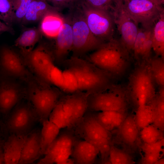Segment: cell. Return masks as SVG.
I'll return each mask as SVG.
<instances>
[{
  "label": "cell",
  "instance_id": "1",
  "mask_svg": "<svg viewBox=\"0 0 164 164\" xmlns=\"http://www.w3.org/2000/svg\"><path fill=\"white\" fill-rule=\"evenodd\" d=\"M129 53L120 39L114 38L91 54L89 59L99 69L118 75L123 73L128 66Z\"/></svg>",
  "mask_w": 164,
  "mask_h": 164
},
{
  "label": "cell",
  "instance_id": "2",
  "mask_svg": "<svg viewBox=\"0 0 164 164\" xmlns=\"http://www.w3.org/2000/svg\"><path fill=\"white\" fill-rule=\"evenodd\" d=\"M74 127L78 136L97 148L101 161L109 158L112 135L99 122L95 115H84Z\"/></svg>",
  "mask_w": 164,
  "mask_h": 164
},
{
  "label": "cell",
  "instance_id": "3",
  "mask_svg": "<svg viewBox=\"0 0 164 164\" xmlns=\"http://www.w3.org/2000/svg\"><path fill=\"white\" fill-rule=\"evenodd\" d=\"M68 69L75 75L78 90L90 93L105 87L109 81L108 73L77 57H72L68 62Z\"/></svg>",
  "mask_w": 164,
  "mask_h": 164
},
{
  "label": "cell",
  "instance_id": "4",
  "mask_svg": "<svg viewBox=\"0 0 164 164\" xmlns=\"http://www.w3.org/2000/svg\"><path fill=\"white\" fill-rule=\"evenodd\" d=\"M148 62L140 63L129 78V97L137 108L148 104L155 96Z\"/></svg>",
  "mask_w": 164,
  "mask_h": 164
},
{
  "label": "cell",
  "instance_id": "5",
  "mask_svg": "<svg viewBox=\"0 0 164 164\" xmlns=\"http://www.w3.org/2000/svg\"><path fill=\"white\" fill-rule=\"evenodd\" d=\"M124 8L134 22L142 28H152L164 13L163 0H123Z\"/></svg>",
  "mask_w": 164,
  "mask_h": 164
},
{
  "label": "cell",
  "instance_id": "6",
  "mask_svg": "<svg viewBox=\"0 0 164 164\" xmlns=\"http://www.w3.org/2000/svg\"><path fill=\"white\" fill-rule=\"evenodd\" d=\"M80 4V11L93 34L104 42L113 39L115 24L111 12L93 8L84 1Z\"/></svg>",
  "mask_w": 164,
  "mask_h": 164
},
{
  "label": "cell",
  "instance_id": "7",
  "mask_svg": "<svg viewBox=\"0 0 164 164\" xmlns=\"http://www.w3.org/2000/svg\"><path fill=\"white\" fill-rule=\"evenodd\" d=\"M71 21L73 36L72 50L74 53H82L97 50L105 43L93 34L80 11L74 15Z\"/></svg>",
  "mask_w": 164,
  "mask_h": 164
},
{
  "label": "cell",
  "instance_id": "8",
  "mask_svg": "<svg viewBox=\"0 0 164 164\" xmlns=\"http://www.w3.org/2000/svg\"><path fill=\"white\" fill-rule=\"evenodd\" d=\"M114 2L111 13L121 36L120 40L130 53L133 51L139 28L125 9L123 0H114Z\"/></svg>",
  "mask_w": 164,
  "mask_h": 164
},
{
  "label": "cell",
  "instance_id": "9",
  "mask_svg": "<svg viewBox=\"0 0 164 164\" xmlns=\"http://www.w3.org/2000/svg\"><path fill=\"white\" fill-rule=\"evenodd\" d=\"M76 140L70 131L60 132L46 152L44 158L50 164H54L69 159Z\"/></svg>",
  "mask_w": 164,
  "mask_h": 164
},
{
  "label": "cell",
  "instance_id": "10",
  "mask_svg": "<svg viewBox=\"0 0 164 164\" xmlns=\"http://www.w3.org/2000/svg\"><path fill=\"white\" fill-rule=\"evenodd\" d=\"M126 100L121 93L118 91L96 94L89 106L92 110L105 111H126Z\"/></svg>",
  "mask_w": 164,
  "mask_h": 164
},
{
  "label": "cell",
  "instance_id": "11",
  "mask_svg": "<svg viewBox=\"0 0 164 164\" xmlns=\"http://www.w3.org/2000/svg\"><path fill=\"white\" fill-rule=\"evenodd\" d=\"M87 94L75 92L61 102L70 128L74 127L85 115L88 106Z\"/></svg>",
  "mask_w": 164,
  "mask_h": 164
},
{
  "label": "cell",
  "instance_id": "12",
  "mask_svg": "<svg viewBox=\"0 0 164 164\" xmlns=\"http://www.w3.org/2000/svg\"><path fill=\"white\" fill-rule=\"evenodd\" d=\"M27 54L29 63L36 73L43 79L49 82L50 73L54 65L46 47L39 45Z\"/></svg>",
  "mask_w": 164,
  "mask_h": 164
},
{
  "label": "cell",
  "instance_id": "13",
  "mask_svg": "<svg viewBox=\"0 0 164 164\" xmlns=\"http://www.w3.org/2000/svg\"><path fill=\"white\" fill-rule=\"evenodd\" d=\"M34 122L31 111L28 108L22 106L13 112L8 121L7 126L13 134L26 135L33 126Z\"/></svg>",
  "mask_w": 164,
  "mask_h": 164
},
{
  "label": "cell",
  "instance_id": "14",
  "mask_svg": "<svg viewBox=\"0 0 164 164\" xmlns=\"http://www.w3.org/2000/svg\"><path fill=\"white\" fill-rule=\"evenodd\" d=\"M58 97L56 92L49 89L38 91L32 96V101L35 110L43 121L48 119L57 104Z\"/></svg>",
  "mask_w": 164,
  "mask_h": 164
},
{
  "label": "cell",
  "instance_id": "15",
  "mask_svg": "<svg viewBox=\"0 0 164 164\" xmlns=\"http://www.w3.org/2000/svg\"><path fill=\"white\" fill-rule=\"evenodd\" d=\"M152 29L153 28L148 29H139L133 51L135 58L140 63L147 62L150 59L152 49Z\"/></svg>",
  "mask_w": 164,
  "mask_h": 164
},
{
  "label": "cell",
  "instance_id": "16",
  "mask_svg": "<svg viewBox=\"0 0 164 164\" xmlns=\"http://www.w3.org/2000/svg\"><path fill=\"white\" fill-rule=\"evenodd\" d=\"M42 155L40 131L27 135L19 164H31Z\"/></svg>",
  "mask_w": 164,
  "mask_h": 164
},
{
  "label": "cell",
  "instance_id": "17",
  "mask_svg": "<svg viewBox=\"0 0 164 164\" xmlns=\"http://www.w3.org/2000/svg\"><path fill=\"white\" fill-rule=\"evenodd\" d=\"M99 154L97 148L83 140L76 141L71 156L75 164H95Z\"/></svg>",
  "mask_w": 164,
  "mask_h": 164
},
{
  "label": "cell",
  "instance_id": "18",
  "mask_svg": "<svg viewBox=\"0 0 164 164\" xmlns=\"http://www.w3.org/2000/svg\"><path fill=\"white\" fill-rule=\"evenodd\" d=\"M26 135L12 134L3 147L4 164H19Z\"/></svg>",
  "mask_w": 164,
  "mask_h": 164
},
{
  "label": "cell",
  "instance_id": "19",
  "mask_svg": "<svg viewBox=\"0 0 164 164\" xmlns=\"http://www.w3.org/2000/svg\"><path fill=\"white\" fill-rule=\"evenodd\" d=\"M58 11V9L54 7L40 20L39 30L48 37H56L64 22L65 18Z\"/></svg>",
  "mask_w": 164,
  "mask_h": 164
},
{
  "label": "cell",
  "instance_id": "20",
  "mask_svg": "<svg viewBox=\"0 0 164 164\" xmlns=\"http://www.w3.org/2000/svg\"><path fill=\"white\" fill-rule=\"evenodd\" d=\"M56 38V53L58 57H62L72 50L73 36L71 20L65 18Z\"/></svg>",
  "mask_w": 164,
  "mask_h": 164
},
{
  "label": "cell",
  "instance_id": "21",
  "mask_svg": "<svg viewBox=\"0 0 164 164\" xmlns=\"http://www.w3.org/2000/svg\"><path fill=\"white\" fill-rule=\"evenodd\" d=\"M1 62L2 68L10 74L21 75L25 71L19 57L13 50L8 47L4 48L1 51Z\"/></svg>",
  "mask_w": 164,
  "mask_h": 164
},
{
  "label": "cell",
  "instance_id": "22",
  "mask_svg": "<svg viewBox=\"0 0 164 164\" xmlns=\"http://www.w3.org/2000/svg\"><path fill=\"white\" fill-rule=\"evenodd\" d=\"M120 137L123 142L129 145H132L137 142L139 129L136 124L134 116L127 115L118 129Z\"/></svg>",
  "mask_w": 164,
  "mask_h": 164
},
{
  "label": "cell",
  "instance_id": "23",
  "mask_svg": "<svg viewBox=\"0 0 164 164\" xmlns=\"http://www.w3.org/2000/svg\"><path fill=\"white\" fill-rule=\"evenodd\" d=\"M127 115L126 111H101L95 115L99 122L110 132L118 129Z\"/></svg>",
  "mask_w": 164,
  "mask_h": 164
},
{
  "label": "cell",
  "instance_id": "24",
  "mask_svg": "<svg viewBox=\"0 0 164 164\" xmlns=\"http://www.w3.org/2000/svg\"><path fill=\"white\" fill-rule=\"evenodd\" d=\"M164 145V138L152 143H143L141 149L144 154L139 164H154L163 154Z\"/></svg>",
  "mask_w": 164,
  "mask_h": 164
},
{
  "label": "cell",
  "instance_id": "25",
  "mask_svg": "<svg viewBox=\"0 0 164 164\" xmlns=\"http://www.w3.org/2000/svg\"><path fill=\"white\" fill-rule=\"evenodd\" d=\"M39 30L30 28L23 31L15 42V45L25 53L27 54L31 51L36 44L39 40Z\"/></svg>",
  "mask_w": 164,
  "mask_h": 164
},
{
  "label": "cell",
  "instance_id": "26",
  "mask_svg": "<svg viewBox=\"0 0 164 164\" xmlns=\"http://www.w3.org/2000/svg\"><path fill=\"white\" fill-rule=\"evenodd\" d=\"M164 87H160L158 94L148 104L153 115L152 124L164 131Z\"/></svg>",
  "mask_w": 164,
  "mask_h": 164
},
{
  "label": "cell",
  "instance_id": "27",
  "mask_svg": "<svg viewBox=\"0 0 164 164\" xmlns=\"http://www.w3.org/2000/svg\"><path fill=\"white\" fill-rule=\"evenodd\" d=\"M53 8L45 1L32 0L22 22L26 24L41 20L48 11Z\"/></svg>",
  "mask_w": 164,
  "mask_h": 164
},
{
  "label": "cell",
  "instance_id": "28",
  "mask_svg": "<svg viewBox=\"0 0 164 164\" xmlns=\"http://www.w3.org/2000/svg\"><path fill=\"white\" fill-rule=\"evenodd\" d=\"M152 49L156 56L164 58V13L153 27Z\"/></svg>",
  "mask_w": 164,
  "mask_h": 164
},
{
  "label": "cell",
  "instance_id": "29",
  "mask_svg": "<svg viewBox=\"0 0 164 164\" xmlns=\"http://www.w3.org/2000/svg\"><path fill=\"white\" fill-rule=\"evenodd\" d=\"M60 129L48 119L43 121L40 131L42 155L46 152L55 140L60 133Z\"/></svg>",
  "mask_w": 164,
  "mask_h": 164
},
{
  "label": "cell",
  "instance_id": "30",
  "mask_svg": "<svg viewBox=\"0 0 164 164\" xmlns=\"http://www.w3.org/2000/svg\"><path fill=\"white\" fill-rule=\"evenodd\" d=\"M149 70L154 82L160 87L164 86V58L158 56L148 61Z\"/></svg>",
  "mask_w": 164,
  "mask_h": 164
},
{
  "label": "cell",
  "instance_id": "31",
  "mask_svg": "<svg viewBox=\"0 0 164 164\" xmlns=\"http://www.w3.org/2000/svg\"><path fill=\"white\" fill-rule=\"evenodd\" d=\"M18 98L17 91L12 87H7L0 91V109L6 112L16 104Z\"/></svg>",
  "mask_w": 164,
  "mask_h": 164
},
{
  "label": "cell",
  "instance_id": "32",
  "mask_svg": "<svg viewBox=\"0 0 164 164\" xmlns=\"http://www.w3.org/2000/svg\"><path fill=\"white\" fill-rule=\"evenodd\" d=\"M134 117L139 130H141L145 127L152 124L153 113L149 104L138 107Z\"/></svg>",
  "mask_w": 164,
  "mask_h": 164
},
{
  "label": "cell",
  "instance_id": "33",
  "mask_svg": "<svg viewBox=\"0 0 164 164\" xmlns=\"http://www.w3.org/2000/svg\"><path fill=\"white\" fill-rule=\"evenodd\" d=\"M48 120L60 129L65 128H70L68 118L63 110L61 102L57 103L51 113Z\"/></svg>",
  "mask_w": 164,
  "mask_h": 164
},
{
  "label": "cell",
  "instance_id": "34",
  "mask_svg": "<svg viewBox=\"0 0 164 164\" xmlns=\"http://www.w3.org/2000/svg\"><path fill=\"white\" fill-rule=\"evenodd\" d=\"M140 133V137L143 143L149 144L164 138L163 131L152 124L143 128Z\"/></svg>",
  "mask_w": 164,
  "mask_h": 164
},
{
  "label": "cell",
  "instance_id": "35",
  "mask_svg": "<svg viewBox=\"0 0 164 164\" xmlns=\"http://www.w3.org/2000/svg\"><path fill=\"white\" fill-rule=\"evenodd\" d=\"M109 159L112 164H134L133 158L129 153L112 145Z\"/></svg>",
  "mask_w": 164,
  "mask_h": 164
},
{
  "label": "cell",
  "instance_id": "36",
  "mask_svg": "<svg viewBox=\"0 0 164 164\" xmlns=\"http://www.w3.org/2000/svg\"><path fill=\"white\" fill-rule=\"evenodd\" d=\"M0 20L11 26L14 21L12 0H0Z\"/></svg>",
  "mask_w": 164,
  "mask_h": 164
},
{
  "label": "cell",
  "instance_id": "37",
  "mask_svg": "<svg viewBox=\"0 0 164 164\" xmlns=\"http://www.w3.org/2000/svg\"><path fill=\"white\" fill-rule=\"evenodd\" d=\"M32 0H13L12 9L14 21L22 22Z\"/></svg>",
  "mask_w": 164,
  "mask_h": 164
},
{
  "label": "cell",
  "instance_id": "38",
  "mask_svg": "<svg viewBox=\"0 0 164 164\" xmlns=\"http://www.w3.org/2000/svg\"><path fill=\"white\" fill-rule=\"evenodd\" d=\"M63 72L64 81L61 89L69 93H74L78 91L77 81L73 73L68 68Z\"/></svg>",
  "mask_w": 164,
  "mask_h": 164
},
{
  "label": "cell",
  "instance_id": "39",
  "mask_svg": "<svg viewBox=\"0 0 164 164\" xmlns=\"http://www.w3.org/2000/svg\"><path fill=\"white\" fill-rule=\"evenodd\" d=\"M84 2L87 5L93 8L110 12L114 6V0H86Z\"/></svg>",
  "mask_w": 164,
  "mask_h": 164
},
{
  "label": "cell",
  "instance_id": "40",
  "mask_svg": "<svg viewBox=\"0 0 164 164\" xmlns=\"http://www.w3.org/2000/svg\"><path fill=\"white\" fill-rule=\"evenodd\" d=\"M49 80V82L62 89L64 81L63 71L54 66L50 72Z\"/></svg>",
  "mask_w": 164,
  "mask_h": 164
},
{
  "label": "cell",
  "instance_id": "41",
  "mask_svg": "<svg viewBox=\"0 0 164 164\" xmlns=\"http://www.w3.org/2000/svg\"><path fill=\"white\" fill-rule=\"evenodd\" d=\"M54 6L58 10L60 9L69 7L71 5L74 1L70 0H49Z\"/></svg>",
  "mask_w": 164,
  "mask_h": 164
},
{
  "label": "cell",
  "instance_id": "42",
  "mask_svg": "<svg viewBox=\"0 0 164 164\" xmlns=\"http://www.w3.org/2000/svg\"><path fill=\"white\" fill-rule=\"evenodd\" d=\"M13 29L11 26H9L0 20V33L5 32H12Z\"/></svg>",
  "mask_w": 164,
  "mask_h": 164
},
{
  "label": "cell",
  "instance_id": "43",
  "mask_svg": "<svg viewBox=\"0 0 164 164\" xmlns=\"http://www.w3.org/2000/svg\"><path fill=\"white\" fill-rule=\"evenodd\" d=\"M3 147L0 142V164H4Z\"/></svg>",
  "mask_w": 164,
  "mask_h": 164
},
{
  "label": "cell",
  "instance_id": "44",
  "mask_svg": "<svg viewBox=\"0 0 164 164\" xmlns=\"http://www.w3.org/2000/svg\"><path fill=\"white\" fill-rule=\"evenodd\" d=\"M54 164H75V163L72 159L69 158L66 160Z\"/></svg>",
  "mask_w": 164,
  "mask_h": 164
},
{
  "label": "cell",
  "instance_id": "45",
  "mask_svg": "<svg viewBox=\"0 0 164 164\" xmlns=\"http://www.w3.org/2000/svg\"><path fill=\"white\" fill-rule=\"evenodd\" d=\"M35 164H49L43 158Z\"/></svg>",
  "mask_w": 164,
  "mask_h": 164
},
{
  "label": "cell",
  "instance_id": "46",
  "mask_svg": "<svg viewBox=\"0 0 164 164\" xmlns=\"http://www.w3.org/2000/svg\"><path fill=\"white\" fill-rule=\"evenodd\" d=\"M99 164H112V163L110 161L109 159L108 158L105 160L101 161V163Z\"/></svg>",
  "mask_w": 164,
  "mask_h": 164
},
{
  "label": "cell",
  "instance_id": "47",
  "mask_svg": "<svg viewBox=\"0 0 164 164\" xmlns=\"http://www.w3.org/2000/svg\"><path fill=\"white\" fill-rule=\"evenodd\" d=\"M154 164H164V158H161L158 159Z\"/></svg>",
  "mask_w": 164,
  "mask_h": 164
}]
</instances>
